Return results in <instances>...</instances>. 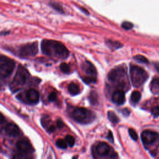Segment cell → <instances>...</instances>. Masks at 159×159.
Returning a JSON list of instances; mask_svg holds the SVG:
<instances>
[{
  "label": "cell",
  "instance_id": "cell-1",
  "mask_svg": "<svg viewBox=\"0 0 159 159\" xmlns=\"http://www.w3.org/2000/svg\"><path fill=\"white\" fill-rule=\"evenodd\" d=\"M40 48L42 53L49 57L65 59L69 56V51L67 48L58 41L44 39L41 42Z\"/></svg>",
  "mask_w": 159,
  "mask_h": 159
},
{
  "label": "cell",
  "instance_id": "cell-2",
  "mask_svg": "<svg viewBox=\"0 0 159 159\" xmlns=\"http://www.w3.org/2000/svg\"><path fill=\"white\" fill-rule=\"evenodd\" d=\"M30 74L27 70L23 66L19 65L16 73L15 76L10 84V89L12 92L19 91L27 82Z\"/></svg>",
  "mask_w": 159,
  "mask_h": 159
},
{
  "label": "cell",
  "instance_id": "cell-3",
  "mask_svg": "<svg viewBox=\"0 0 159 159\" xmlns=\"http://www.w3.org/2000/svg\"><path fill=\"white\" fill-rule=\"evenodd\" d=\"M72 118L78 123L86 124L92 122L96 117L95 114L88 109L75 107L71 112Z\"/></svg>",
  "mask_w": 159,
  "mask_h": 159
},
{
  "label": "cell",
  "instance_id": "cell-4",
  "mask_svg": "<svg viewBox=\"0 0 159 159\" xmlns=\"http://www.w3.org/2000/svg\"><path fill=\"white\" fill-rule=\"evenodd\" d=\"M131 81L134 86H142L148 78V74L145 70L137 65H132L130 68Z\"/></svg>",
  "mask_w": 159,
  "mask_h": 159
},
{
  "label": "cell",
  "instance_id": "cell-5",
  "mask_svg": "<svg viewBox=\"0 0 159 159\" xmlns=\"http://www.w3.org/2000/svg\"><path fill=\"white\" fill-rule=\"evenodd\" d=\"M15 61L6 56L0 55V76L6 78L9 76L14 71Z\"/></svg>",
  "mask_w": 159,
  "mask_h": 159
},
{
  "label": "cell",
  "instance_id": "cell-6",
  "mask_svg": "<svg viewBox=\"0 0 159 159\" xmlns=\"http://www.w3.org/2000/svg\"><path fill=\"white\" fill-rule=\"evenodd\" d=\"M38 51V43L35 42L20 46L18 50V55L21 58H29L35 55Z\"/></svg>",
  "mask_w": 159,
  "mask_h": 159
},
{
  "label": "cell",
  "instance_id": "cell-7",
  "mask_svg": "<svg viewBox=\"0 0 159 159\" xmlns=\"http://www.w3.org/2000/svg\"><path fill=\"white\" fill-rule=\"evenodd\" d=\"M158 138V134L150 130H144L141 134V139L144 145H150L156 141Z\"/></svg>",
  "mask_w": 159,
  "mask_h": 159
},
{
  "label": "cell",
  "instance_id": "cell-8",
  "mask_svg": "<svg viewBox=\"0 0 159 159\" xmlns=\"http://www.w3.org/2000/svg\"><path fill=\"white\" fill-rule=\"evenodd\" d=\"M125 71L122 67H117L111 70L108 73V79L112 82H119L121 81L120 78L125 75Z\"/></svg>",
  "mask_w": 159,
  "mask_h": 159
},
{
  "label": "cell",
  "instance_id": "cell-9",
  "mask_svg": "<svg viewBox=\"0 0 159 159\" xmlns=\"http://www.w3.org/2000/svg\"><path fill=\"white\" fill-rule=\"evenodd\" d=\"M82 69L84 73L88 75V78L96 80V70L95 66L89 61H86L82 65Z\"/></svg>",
  "mask_w": 159,
  "mask_h": 159
},
{
  "label": "cell",
  "instance_id": "cell-10",
  "mask_svg": "<svg viewBox=\"0 0 159 159\" xmlns=\"http://www.w3.org/2000/svg\"><path fill=\"white\" fill-rule=\"evenodd\" d=\"M16 146L18 150L21 153H23L29 154L30 153H32L34 151V148L30 143L28 140L25 139L19 140L17 142Z\"/></svg>",
  "mask_w": 159,
  "mask_h": 159
},
{
  "label": "cell",
  "instance_id": "cell-11",
  "mask_svg": "<svg viewBox=\"0 0 159 159\" xmlns=\"http://www.w3.org/2000/svg\"><path fill=\"white\" fill-rule=\"evenodd\" d=\"M25 98L29 103L35 104L39 101V93L37 90L30 89L27 91Z\"/></svg>",
  "mask_w": 159,
  "mask_h": 159
},
{
  "label": "cell",
  "instance_id": "cell-12",
  "mask_svg": "<svg viewBox=\"0 0 159 159\" xmlns=\"http://www.w3.org/2000/svg\"><path fill=\"white\" fill-rule=\"evenodd\" d=\"M4 130L6 134L11 137H16L20 133L19 127L14 123H8L6 125Z\"/></svg>",
  "mask_w": 159,
  "mask_h": 159
},
{
  "label": "cell",
  "instance_id": "cell-13",
  "mask_svg": "<svg viewBox=\"0 0 159 159\" xmlns=\"http://www.w3.org/2000/svg\"><path fill=\"white\" fill-rule=\"evenodd\" d=\"M112 101L117 105H121L125 102V93L122 90H117L112 96Z\"/></svg>",
  "mask_w": 159,
  "mask_h": 159
},
{
  "label": "cell",
  "instance_id": "cell-14",
  "mask_svg": "<svg viewBox=\"0 0 159 159\" xmlns=\"http://www.w3.org/2000/svg\"><path fill=\"white\" fill-rule=\"evenodd\" d=\"M110 147L106 142H99L96 146L97 153L101 156L107 155L110 152Z\"/></svg>",
  "mask_w": 159,
  "mask_h": 159
},
{
  "label": "cell",
  "instance_id": "cell-15",
  "mask_svg": "<svg viewBox=\"0 0 159 159\" xmlns=\"http://www.w3.org/2000/svg\"><path fill=\"white\" fill-rule=\"evenodd\" d=\"M68 90L71 95H76L80 93V86L74 83H71L68 86Z\"/></svg>",
  "mask_w": 159,
  "mask_h": 159
},
{
  "label": "cell",
  "instance_id": "cell-16",
  "mask_svg": "<svg viewBox=\"0 0 159 159\" xmlns=\"http://www.w3.org/2000/svg\"><path fill=\"white\" fill-rule=\"evenodd\" d=\"M151 91L155 94H159V78H153L150 83Z\"/></svg>",
  "mask_w": 159,
  "mask_h": 159
},
{
  "label": "cell",
  "instance_id": "cell-17",
  "mask_svg": "<svg viewBox=\"0 0 159 159\" xmlns=\"http://www.w3.org/2000/svg\"><path fill=\"white\" fill-rule=\"evenodd\" d=\"M140 98H141L140 93L138 91H134L132 93V94L130 95V101L133 103L136 104L140 101Z\"/></svg>",
  "mask_w": 159,
  "mask_h": 159
},
{
  "label": "cell",
  "instance_id": "cell-18",
  "mask_svg": "<svg viewBox=\"0 0 159 159\" xmlns=\"http://www.w3.org/2000/svg\"><path fill=\"white\" fill-rule=\"evenodd\" d=\"M106 44L111 48H115L117 49L122 46V44L119 43V42L117 41H112L111 40H106Z\"/></svg>",
  "mask_w": 159,
  "mask_h": 159
},
{
  "label": "cell",
  "instance_id": "cell-19",
  "mask_svg": "<svg viewBox=\"0 0 159 159\" xmlns=\"http://www.w3.org/2000/svg\"><path fill=\"white\" fill-rule=\"evenodd\" d=\"M107 116H108V118H109V120L111 122H112L113 124H116L119 122V117L116 116V114L114 112L109 111L107 112Z\"/></svg>",
  "mask_w": 159,
  "mask_h": 159
},
{
  "label": "cell",
  "instance_id": "cell-20",
  "mask_svg": "<svg viewBox=\"0 0 159 159\" xmlns=\"http://www.w3.org/2000/svg\"><path fill=\"white\" fill-rule=\"evenodd\" d=\"M49 4L53 9L58 11V12H60V13H63L64 12L63 7L60 3L56 2H50Z\"/></svg>",
  "mask_w": 159,
  "mask_h": 159
},
{
  "label": "cell",
  "instance_id": "cell-21",
  "mask_svg": "<svg viewBox=\"0 0 159 159\" xmlns=\"http://www.w3.org/2000/svg\"><path fill=\"white\" fill-rule=\"evenodd\" d=\"M12 159H33V158L29 154L21 153L14 155Z\"/></svg>",
  "mask_w": 159,
  "mask_h": 159
},
{
  "label": "cell",
  "instance_id": "cell-22",
  "mask_svg": "<svg viewBox=\"0 0 159 159\" xmlns=\"http://www.w3.org/2000/svg\"><path fill=\"white\" fill-rule=\"evenodd\" d=\"M60 70L65 74H68L70 72V67L68 64L66 63H61L60 65Z\"/></svg>",
  "mask_w": 159,
  "mask_h": 159
},
{
  "label": "cell",
  "instance_id": "cell-23",
  "mask_svg": "<svg viewBox=\"0 0 159 159\" xmlns=\"http://www.w3.org/2000/svg\"><path fill=\"white\" fill-rule=\"evenodd\" d=\"M134 59L140 63H148V60L145 57L141 55H137L134 57Z\"/></svg>",
  "mask_w": 159,
  "mask_h": 159
},
{
  "label": "cell",
  "instance_id": "cell-24",
  "mask_svg": "<svg viewBox=\"0 0 159 159\" xmlns=\"http://www.w3.org/2000/svg\"><path fill=\"white\" fill-rule=\"evenodd\" d=\"M56 145L60 148L65 149L67 147V143H66L65 140H63L61 139H59L56 142Z\"/></svg>",
  "mask_w": 159,
  "mask_h": 159
},
{
  "label": "cell",
  "instance_id": "cell-25",
  "mask_svg": "<svg viewBox=\"0 0 159 159\" xmlns=\"http://www.w3.org/2000/svg\"><path fill=\"white\" fill-rule=\"evenodd\" d=\"M65 142L66 143L70 146V147H73L75 144V139L73 136L70 135H67L65 137Z\"/></svg>",
  "mask_w": 159,
  "mask_h": 159
},
{
  "label": "cell",
  "instance_id": "cell-26",
  "mask_svg": "<svg viewBox=\"0 0 159 159\" xmlns=\"http://www.w3.org/2000/svg\"><path fill=\"white\" fill-rule=\"evenodd\" d=\"M89 99H90V101L92 104H95L97 102V94L94 92V91H91V93H90V97H89Z\"/></svg>",
  "mask_w": 159,
  "mask_h": 159
},
{
  "label": "cell",
  "instance_id": "cell-27",
  "mask_svg": "<svg viewBox=\"0 0 159 159\" xmlns=\"http://www.w3.org/2000/svg\"><path fill=\"white\" fill-rule=\"evenodd\" d=\"M121 27L123 29H125V30H129V29H131L133 27V24L130 22L125 21L122 24Z\"/></svg>",
  "mask_w": 159,
  "mask_h": 159
},
{
  "label": "cell",
  "instance_id": "cell-28",
  "mask_svg": "<svg viewBox=\"0 0 159 159\" xmlns=\"http://www.w3.org/2000/svg\"><path fill=\"white\" fill-rule=\"evenodd\" d=\"M129 135L130 136V137L135 141L137 140L138 139V136H137V134L136 133V132L133 129H129Z\"/></svg>",
  "mask_w": 159,
  "mask_h": 159
},
{
  "label": "cell",
  "instance_id": "cell-29",
  "mask_svg": "<svg viewBox=\"0 0 159 159\" xmlns=\"http://www.w3.org/2000/svg\"><path fill=\"white\" fill-rule=\"evenodd\" d=\"M151 112L153 117H158L159 116V106H157L152 107L151 109Z\"/></svg>",
  "mask_w": 159,
  "mask_h": 159
},
{
  "label": "cell",
  "instance_id": "cell-30",
  "mask_svg": "<svg viewBox=\"0 0 159 159\" xmlns=\"http://www.w3.org/2000/svg\"><path fill=\"white\" fill-rule=\"evenodd\" d=\"M57 98V93L55 92V91H53L52 93H50V94L48 95V99L49 100V101H51V102H53V101H55Z\"/></svg>",
  "mask_w": 159,
  "mask_h": 159
},
{
  "label": "cell",
  "instance_id": "cell-31",
  "mask_svg": "<svg viewBox=\"0 0 159 159\" xmlns=\"http://www.w3.org/2000/svg\"><path fill=\"white\" fill-rule=\"evenodd\" d=\"M107 139H108V140H109L110 142H114L113 135H112V133L111 131L109 132V134H108V135H107Z\"/></svg>",
  "mask_w": 159,
  "mask_h": 159
},
{
  "label": "cell",
  "instance_id": "cell-32",
  "mask_svg": "<svg viewBox=\"0 0 159 159\" xmlns=\"http://www.w3.org/2000/svg\"><path fill=\"white\" fill-rule=\"evenodd\" d=\"M57 127H58V128H61V127H63L64 124H63V122H62L61 120L58 119V120L57 121Z\"/></svg>",
  "mask_w": 159,
  "mask_h": 159
},
{
  "label": "cell",
  "instance_id": "cell-33",
  "mask_svg": "<svg viewBox=\"0 0 159 159\" xmlns=\"http://www.w3.org/2000/svg\"><path fill=\"white\" fill-rule=\"evenodd\" d=\"M122 113L124 114V116H129V114H130V111H129L128 109H124L122 111Z\"/></svg>",
  "mask_w": 159,
  "mask_h": 159
},
{
  "label": "cell",
  "instance_id": "cell-34",
  "mask_svg": "<svg viewBox=\"0 0 159 159\" xmlns=\"http://www.w3.org/2000/svg\"><path fill=\"white\" fill-rule=\"evenodd\" d=\"M4 121V116L0 112V124L2 123Z\"/></svg>",
  "mask_w": 159,
  "mask_h": 159
},
{
  "label": "cell",
  "instance_id": "cell-35",
  "mask_svg": "<svg viewBox=\"0 0 159 159\" xmlns=\"http://www.w3.org/2000/svg\"><path fill=\"white\" fill-rule=\"evenodd\" d=\"M155 67L156 68V69L157 70V71L159 72V63L157 62V63H155Z\"/></svg>",
  "mask_w": 159,
  "mask_h": 159
},
{
  "label": "cell",
  "instance_id": "cell-36",
  "mask_svg": "<svg viewBox=\"0 0 159 159\" xmlns=\"http://www.w3.org/2000/svg\"><path fill=\"white\" fill-rule=\"evenodd\" d=\"M81 11H84L86 14H89V12H88V11L86 10V9H83V8H81Z\"/></svg>",
  "mask_w": 159,
  "mask_h": 159
},
{
  "label": "cell",
  "instance_id": "cell-37",
  "mask_svg": "<svg viewBox=\"0 0 159 159\" xmlns=\"http://www.w3.org/2000/svg\"><path fill=\"white\" fill-rule=\"evenodd\" d=\"M9 32H1L0 33V35H1L2 34H3V35H6V34H9Z\"/></svg>",
  "mask_w": 159,
  "mask_h": 159
},
{
  "label": "cell",
  "instance_id": "cell-38",
  "mask_svg": "<svg viewBox=\"0 0 159 159\" xmlns=\"http://www.w3.org/2000/svg\"><path fill=\"white\" fill-rule=\"evenodd\" d=\"M73 159H78V156H75V157H73Z\"/></svg>",
  "mask_w": 159,
  "mask_h": 159
}]
</instances>
